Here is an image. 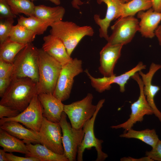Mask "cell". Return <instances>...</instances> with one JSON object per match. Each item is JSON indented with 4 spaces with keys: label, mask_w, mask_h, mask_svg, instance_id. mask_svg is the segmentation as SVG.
<instances>
[{
    "label": "cell",
    "mask_w": 161,
    "mask_h": 161,
    "mask_svg": "<svg viewBox=\"0 0 161 161\" xmlns=\"http://www.w3.org/2000/svg\"><path fill=\"white\" fill-rule=\"evenodd\" d=\"M36 35L32 31L17 24L13 26L10 34L9 39L19 43L27 44L34 40Z\"/></svg>",
    "instance_id": "4316f807"
},
{
    "label": "cell",
    "mask_w": 161,
    "mask_h": 161,
    "mask_svg": "<svg viewBox=\"0 0 161 161\" xmlns=\"http://www.w3.org/2000/svg\"><path fill=\"white\" fill-rule=\"evenodd\" d=\"M6 151L3 149H0V161H7L6 157Z\"/></svg>",
    "instance_id": "60d3db41"
},
{
    "label": "cell",
    "mask_w": 161,
    "mask_h": 161,
    "mask_svg": "<svg viewBox=\"0 0 161 161\" xmlns=\"http://www.w3.org/2000/svg\"><path fill=\"white\" fill-rule=\"evenodd\" d=\"M139 21L134 16L120 17L111 27L112 33L107 43L123 45L130 43L139 30Z\"/></svg>",
    "instance_id": "30bf717a"
},
{
    "label": "cell",
    "mask_w": 161,
    "mask_h": 161,
    "mask_svg": "<svg viewBox=\"0 0 161 161\" xmlns=\"http://www.w3.org/2000/svg\"><path fill=\"white\" fill-rule=\"evenodd\" d=\"M0 125V128L18 139L22 140L26 144L40 143L38 132L25 128L19 123L9 121Z\"/></svg>",
    "instance_id": "ffe728a7"
},
{
    "label": "cell",
    "mask_w": 161,
    "mask_h": 161,
    "mask_svg": "<svg viewBox=\"0 0 161 161\" xmlns=\"http://www.w3.org/2000/svg\"><path fill=\"white\" fill-rule=\"evenodd\" d=\"M13 13L17 15L23 13L28 17L35 16V6L30 0H6Z\"/></svg>",
    "instance_id": "f1b7e54d"
},
{
    "label": "cell",
    "mask_w": 161,
    "mask_h": 161,
    "mask_svg": "<svg viewBox=\"0 0 161 161\" xmlns=\"http://www.w3.org/2000/svg\"><path fill=\"white\" fill-rule=\"evenodd\" d=\"M154 10L157 12H161V0H151Z\"/></svg>",
    "instance_id": "74e56055"
},
{
    "label": "cell",
    "mask_w": 161,
    "mask_h": 161,
    "mask_svg": "<svg viewBox=\"0 0 161 161\" xmlns=\"http://www.w3.org/2000/svg\"><path fill=\"white\" fill-rule=\"evenodd\" d=\"M50 27V34L62 41L70 56L83 37L87 36H92L94 33L93 28L90 26H80L72 21L62 20L53 23Z\"/></svg>",
    "instance_id": "7a4b0ae2"
},
{
    "label": "cell",
    "mask_w": 161,
    "mask_h": 161,
    "mask_svg": "<svg viewBox=\"0 0 161 161\" xmlns=\"http://www.w3.org/2000/svg\"><path fill=\"white\" fill-rule=\"evenodd\" d=\"M161 68V65L152 63L147 73L145 74L141 70L138 72V73L141 76L143 84L144 92L146 100L151 107L154 114L161 122V112L157 108L154 101V97L160 90V88L152 83L154 75Z\"/></svg>",
    "instance_id": "2e32d148"
},
{
    "label": "cell",
    "mask_w": 161,
    "mask_h": 161,
    "mask_svg": "<svg viewBox=\"0 0 161 161\" xmlns=\"http://www.w3.org/2000/svg\"><path fill=\"white\" fill-rule=\"evenodd\" d=\"M105 99H102L99 101L97 109L94 115L84 125L83 129L84 131L83 139L78 146L77 160L83 161V154L86 149H90L94 147L97 152L96 161H103L108 157V155L102 151V144L103 141L96 137L94 132L95 121L98 112L103 107Z\"/></svg>",
    "instance_id": "8992f818"
},
{
    "label": "cell",
    "mask_w": 161,
    "mask_h": 161,
    "mask_svg": "<svg viewBox=\"0 0 161 161\" xmlns=\"http://www.w3.org/2000/svg\"><path fill=\"white\" fill-rule=\"evenodd\" d=\"M16 17L6 0H0V18Z\"/></svg>",
    "instance_id": "4dcf8cb0"
},
{
    "label": "cell",
    "mask_w": 161,
    "mask_h": 161,
    "mask_svg": "<svg viewBox=\"0 0 161 161\" xmlns=\"http://www.w3.org/2000/svg\"><path fill=\"white\" fill-rule=\"evenodd\" d=\"M38 97L43 108V117L50 121L59 123L64 112L62 102L51 94L41 93Z\"/></svg>",
    "instance_id": "ac0fdd59"
},
{
    "label": "cell",
    "mask_w": 161,
    "mask_h": 161,
    "mask_svg": "<svg viewBox=\"0 0 161 161\" xmlns=\"http://www.w3.org/2000/svg\"><path fill=\"white\" fill-rule=\"evenodd\" d=\"M136 81L140 89V95L138 99L133 103L131 106V113L128 120L124 123L110 127L112 129L122 128L126 132L132 129L137 122H141L145 115L154 114L153 111L146 99L143 91V84L138 73H136L131 78Z\"/></svg>",
    "instance_id": "ba28073f"
},
{
    "label": "cell",
    "mask_w": 161,
    "mask_h": 161,
    "mask_svg": "<svg viewBox=\"0 0 161 161\" xmlns=\"http://www.w3.org/2000/svg\"><path fill=\"white\" fill-rule=\"evenodd\" d=\"M151 0H131L123 5L122 14L120 17L134 16L140 11L152 8Z\"/></svg>",
    "instance_id": "83f0119b"
},
{
    "label": "cell",
    "mask_w": 161,
    "mask_h": 161,
    "mask_svg": "<svg viewBox=\"0 0 161 161\" xmlns=\"http://www.w3.org/2000/svg\"><path fill=\"white\" fill-rule=\"evenodd\" d=\"M155 35L158 39L160 45L161 46V25H159L155 30Z\"/></svg>",
    "instance_id": "f35d334b"
},
{
    "label": "cell",
    "mask_w": 161,
    "mask_h": 161,
    "mask_svg": "<svg viewBox=\"0 0 161 161\" xmlns=\"http://www.w3.org/2000/svg\"><path fill=\"white\" fill-rule=\"evenodd\" d=\"M93 95L90 93L81 100L64 105V112L69 118L72 127L83 129L85 124L94 114L97 106L92 104Z\"/></svg>",
    "instance_id": "5b68a950"
},
{
    "label": "cell",
    "mask_w": 161,
    "mask_h": 161,
    "mask_svg": "<svg viewBox=\"0 0 161 161\" xmlns=\"http://www.w3.org/2000/svg\"><path fill=\"white\" fill-rule=\"evenodd\" d=\"M11 75L0 78V96L1 97L3 95L12 81Z\"/></svg>",
    "instance_id": "d590c367"
},
{
    "label": "cell",
    "mask_w": 161,
    "mask_h": 161,
    "mask_svg": "<svg viewBox=\"0 0 161 161\" xmlns=\"http://www.w3.org/2000/svg\"><path fill=\"white\" fill-rule=\"evenodd\" d=\"M146 66L140 61L131 69L118 76L115 75L110 77L104 76L101 78H95L92 76L87 69L84 71L91 80L92 86L99 93H102L106 90H109L111 84L116 83L120 87L121 92H125V86L129 79L136 73L143 69H145Z\"/></svg>",
    "instance_id": "4fadbf2b"
},
{
    "label": "cell",
    "mask_w": 161,
    "mask_h": 161,
    "mask_svg": "<svg viewBox=\"0 0 161 161\" xmlns=\"http://www.w3.org/2000/svg\"><path fill=\"white\" fill-rule=\"evenodd\" d=\"M21 112L10 107L0 104V118H11L18 115Z\"/></svg>",
    "instance_id": "1f68e13d"
},
{
    "label": "cell",
    "mask_w": 161,
    "mask_h": 161,
    "mask_svg": "<svg viewBox=\"0 0 161 161\" xmlns=\"http://www.w3.org/2000/svg\"><path fill=\"white\" fill-rule=\"evenodd\" d=\"M43 113V108L36 93L24 110L15 117L0 118V124L7 121H16L22 124L28 129L38 132L44 117Z\"/></svg>",
    "instance_id": "8fae6325"
},
{
    "label": "cell",
    "mask_w": 161,
    "mask_h": 161,
    "mask_svg": "<svg viewBox=\"0 0 161 161\" xmlns=\"http://www.w3.org/2000/svg\"><path fill=\"white\" fill-rule=\"evenodd\" d=\"M82 61L75 58L62 66L53 95L61 101L70 97L74 78L83 72Z\"/></svg>",
    "instance_id": "52a82bcc"
},
{
    "label": "cell",
    "mask_w": 161,
    "mask_h": 161,
    "mask_svg": "<svg viewBox=\"0 0 161 161\" xmlns=\"http://www.w3.org/2000/svg\"><path fill=\"white\" fill-rule=\"evenodd\" d=\"M26 145L30 152L26 157H35L40 161H69L64 155L55 153L40 143Z\"/></svg>",
    "instance_id": "44dd1931"
},
{
    "label": "cell",
    "mask_w": 161,
    "mask_h": 161,
    "mask_svg": "<svg viewBox=\"0 0 161 161\" xmlns=\"http://www.w3.org/2000/svg\"><path fill=\"white\" fill-rule=\"evenodd\" d=\"M137 18L140 19L139 30L142 36L152 38L155 36V31L161 21V12L154 11L152 8L146 11H141L137 13Z\"/></svg>",
    "instance_id": "d6986e66"
},
{
    "label": "cell",
    "mask_w": 161,
    "mask_h": 161,
    "mask_svg": "<svg viewBox=\"0 0 161 161\" xmlns=\"http://www.w3.org/2000/svg\"><path fill=\"white\" fill-rule=\"evenodd\" d=\"M65 12V9L62 6L51 7L40 5L35 6L34 14L38 18L54 23L62 20Z\"/></svg>",
    "instance_id": "603a6c76"
},
{
    "label": "cell",
    "mask_w": 161,
    "mask_h": 161,
    "mask_svg": "<svg viewBox=\"0 0 161 161\" xmlns=\"http://www.w3.org/2000/svg\"><path fill=\"white\" fill-rule=\"evenodd\" d=\"M0 146L6 152H17L25 155L30 153L26 145L22 140L1 128L0 129Z\"/></svg>",
    "instance_id": "7402d4cb"
},
{
    "label": "cell",
    "mask_w": 161,
    "mask_h": 161,
    "mask_svg": "<svg viewBox=\"0 0 161 161\" xmlns=\"http://www.w3.org/2000/svg\"><path fill=\"white\" fill-rule=\"evenodd\" d=\"M125 2H128L131 1V0H123Z\"/></svg>",
    "instance_id": "7bdbcfd3"
},
{
    "label": "cell",
    "mask_w": 161,
    "mask_h": 161,
    "mask_svg": "<svg viewBox=\"0 0 161 161\" xmlns=\"http://www.w3.org/2000/svg\"><path fill=\"white\" fill-rule=\"evenodd\" d=\"M71 3L74 8L78 9L80 8L79 6L83 4V2L80 0H73Z\"/></svg>",
    "instance_id": "ab89813d"
},
{
    "label": "cell",
    "mask_w": 161,
    "mask_h": 161,
    "mask_svg": "<svg viewBox=\"0 0 161 161\" xmlns=\"http://www.w3.org/2000/svg\"><path fill=\"white\" fill-rule=\"evenodd\" d=\"M42 49L63 66L72 61L66 47L58 38L51 34L44 36Z\"/></svg>",
    "instance_id": "e0dca14e"
},
{
    "label": "cell",
    "mask_w": 161,
    "mask_h": 161,
    "mask_svg": "<svg viewBox=\"0 0 161 161\" xmlns=\"http://www.w3.org/2000/svg\"><path fill=\"white\" fill-rule=\"evenodd\" d=\"M121 161H153L148 156L142 157L139 158H133L131 157H123L120 159Z\"/></svg>",
    "instance_id": "8d00e7d4"
},
{
    "label": "cell",
    "mask_w": 161,
    "mask_h": 161,
    "mask_svg": "<svg viewBox=\"0 0 161 161\" xmlns=\"http://www.w3.org/2000/svg\"><path fill=\"white\" fill-rule=\"evenodd\" d=\"M7 161H40L38 158L34 157H23L16 156L11 153H6Z\"/></svg>",
    "instance_id": "e575fe53"
},
{
    "label": "cell",
    "mask_w": 161,
    "mask_h": 161,
    "mask_svg": "<svg viewBox=\"0 0 161 161\" xmlns=\"http://www.w3.org/2000/svg\"><path fill=\"white\" fill-rule=\"evenodd\" d=\"M38 50L32 43L27 44L16 55L13 63L11 78H28L37 83L39 79Z\"/></svg>",
    "instance_id": "277c9868"
},
{
    "label": "cell",
    "mask_w": 161,
    "mask_h": 161,
    "mask_svg": "<svg viewBox=\"0 0 161 161\" xmlns=\"http://www.w3.org/2000/svg\"><path fill=\"white\" fill-rule=\"evenodd\" d=\"M145 155L153 161H161V140H159L151 150L146 151Z\"/></svg>",
    "instance_id": "d6a6232c"
},
{
    "label": "cell",
    "mask_w": 161,
    "mask_h": 161,
    "mask_svg": "<svg viewBox=\"0 0 161 161\" xmlns=\"http://www.w3.org/2000/svg\"><path fill=\"white\" fill-rule=\"evenodd\" d=\"M38 50L39 79L37 83V94L53 95L62 66L42 48Z\"/></svg>",
    "instance_id": "3957f363"
},
{
    "label": "cell",
    "mask_w": 161,
    "mask_h": 161,
    "mask_svg": "<svg viewBox=\"0 0 161 161\" xmlns=\"http://www.w3.org/2000/svg\"><path fill=\"white\" fill-rule=\"evenodd\" d=\"M97 3L105 4L107 10L105 17L101 18L100 16L95 14L94 19L95 23L99 27V35L107 41L109 36L108 30L110 23L113 20L120 18L122 13L123 5L125 2L123 0H97Z\"/></svg>",
    "instance_id": "5bb4252c"
},
{
    "label": "cell",
    "mask_w": 161,
    "mask_h": 161,
    "mask_svg": "<svg viewBox=\"0 0 161 161\" xmlns=\"http://www.w3.org/2000/svg\"><path fill=\"white\" fill-rule=\"evenodd\" d=\"M123 46L107 43L100 51V66L98 69L104 76L110 77L115 75L114 72V69L120 56Z\"/></svg>",
    "instance_id": "9a60e30c"
},
{
    "label": "cell",
    "mask_w": 161,
    "mask_h": 161,
    "mask_svg": "<svg viewBox=\"0 0 161 161\" xmlns=\"http://www.w3.org/2000/svg\"><path fill=\"white\" fill-rule=\"evenodd\" d=\"M13 63L5 61L0 59V78L11 74Z\"/></svg>",
    "instance_id": "836d02e7"
},
{
    "label": "cell",
    "mask_w": 161,
    "mask_h": 161,
    "mask_svg": "<svg viewBox=\"0 0 161 161\" xmlns=\"http://www.w3.org/2000/svg\"><path fill=\"white\" fill-rule=\"evenodd\" d=\"M37 94V83L28 78L12 80L0 101V104L11 107L21 112L28 106Z\"/></svg>",
    "instance_id": "6da1fadb"
},
{
    "label": "cell",
    "mask_w": 161,
    "mask_h": 161,
    "mask_svg": "<svg viewBox=\"0 0 161 161\" xmlns=\"http://www.w3.org/2000/svg\"><path fill=\"white\" fill-rule=\"evenodd\" d=\"M17 21V24L24 26L38 35L43 34L53 23L35 16L26 17L22 15L19 16Z\"/></svg>",
    "instance_id": "cb8c5ba5"
},
{
    "label": "cell",
    "mask_w": 161,
    "mask_h": 161,
    "mask_svg": "<svg viewBox=\"0 0 161 161\" xmlns=\"http://www.w3.org/2000/svg\"><path fill=\"white\" fill-rule=\"evenodd\" d=\"M0 19V45H1L9 39L14 20L13 18Z\"/></svg>",
    "instance_id": "f546056e"
},
{
    "label": "cell",
    "mask_w": 161,
    "mask_h": 161,
    "mask_svg": "<svg viewBox=\"0 0 161 161\" xmlns=\"http://www.w3.org/2000/svg\"><path fill=\"white\" fill-rule=\"evenodd\" d=\"M40 144L52 151L64 154L62 129L59 123H54L44 117L38 132Z\"/></svg>",
    "instance_id": "7c38bea8"
},
{
    "label": "cell",
    "mask_w": 161,
    "mask_h": 161,
    "mask_svg": "<svg viewBox=\"0 0 161 161\" xmlns=\"http://www.w3.org/2000/svg\"><path fill=\"white\" fill-rule=\"evenodd\" d=\"M27 44L13 41L9 38L0 45V59L7 62L13 63L16 55Z\"/></svg>",
    "instance_id": "484cf974"
},
{
    "label": "cell",
    "mask_w": 161,
    "mask_h": 161,
    "mask_svg": "<svg viewBox=\"0 0 161 161\" xmlns=\"http://www.w3.org/2000/svg\"><path fill=\"white\" fill-rule=\"evenodd\" d=\"M67 116L63 112L59 122L62 134L64 155L69 161H75L77 160L78 146L84 137V131L83 129H76L73 128L67 121Z\"/></svg>",
    "instance_id": "9c48e42d"
},
{
    "label": "cell",
    "mask_w": 161,
    "mask_h": 161,
    "mask_svg": "<svg viewBox=\"0 0 161 161\" xmlns=\"http://www.w3.org/2000/svg\"><path fill=\"white\" fill-rule=\"evenodd\" d=\"M119 136L127 138L138 139L152 148L155 146L159 140L154 129H147L142 130L136 131L131 129L120 134Z\"/></svg>",
    "instance_id": "d4e9b609"
},
{
    "label": "cell",
    "mask_w": 161,
    "mask_h": 161,
    "mask_svg": "<svg viewBox=\"0 0 161 161\" xmlns=\"http://www.w3.org/2000/svg\"><path fill=\"white\" fill-rule=\"evenodd\" d=\"M32 1H34L36 0H30ZM51 1L54 4L56 5H59L61 3V1L60 0H48Z\"/></svg>",
    "instance_id": "b9f144b4"
}]
</instances>
